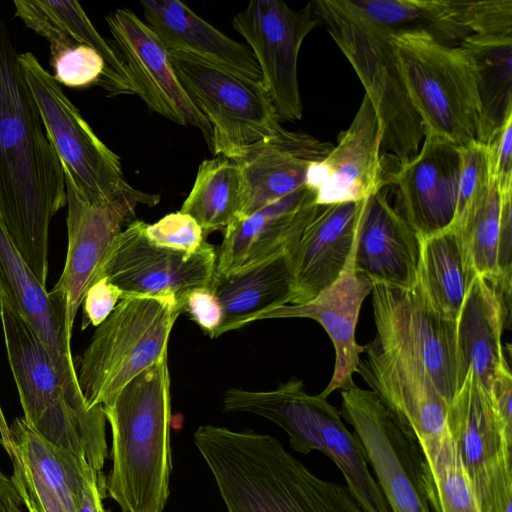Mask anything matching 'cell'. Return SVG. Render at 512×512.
Returning <instances> with one entry per match:
<instances>
[{
  "instance_id": "8fae6325",
  "label": "cell",
  "mask_w": 512,
  "mask_h": 512,
  "mask_svg": "<svg viewBox=\"0 0 512 512\" xmlns=\"http://www.w3.org/2000/svg\"><path fill=\"white\" fill-rule=\"evenodd\" d=\"M341 399L340 415L354 428L391 512H432L415 438L372 390L353 384L341 390Z\"/></svg>"
},
{
  "instance_id": "7402d4cb",
  "label": "cell",
  "mask_w": 512,
  "mask_h": 512,
  "mask_svg": "<svg viewBox=\"0 0 512 512\" xmlns=\"http://www.w3.org/2000/svg\"><path fill=\"white\" fill-rule=\"evenodd\" d=\"M305 185L316 205L359 202L386 185L379 123L366 95L349 127L339 133L337 145L309 167Z\"/></svg>"
},
{
  "instance_id": "30bf717a",
  "label": "cell",
  "mask_w": 512,
  "mask_h": 512,
  "mask_svg": "<svg viewBox=\"0 0 512 512\" xmlns=\"http://www.w3.org/2000/svg\"><path fill=\"white\" fill-rule=\"evenodd\" d=\"M169 54L180 83L212 127L210 150L216 156L234 159L246 146L283 128L261 80L188 53Z\"/></svg>"
},
{
  "instance_id": "ee69618b",
  "label": "cell",
  "mask_w": 512,
  "mask_h": 512,
  "mask_svg": "<svg viewBox=\"0 0 512 512\" xmlns=\"http://www.w3.org/2000/svg\"><path fill=\"white\" fill-rule=\"evenodd\" d=\"M489 393L500 426L505 436L512 440V376L508 363L498 371Z\"/></svg>"
},
{
  "instance_id": "f546056e",
  "label": "cell",
  "mask_w": 512,
  "mask_h": 512,
  "mask_svg": "<svg viewBox=\"0 0 512 512\" xmlns=\"http://www.w3.org/2000/svg\"><path fill=\"white\" fill-rule=\"evenodd\" d=\"M15 13L49 43L70 38L96 50L105 64L99 86L109 96L135 94L128 69L115 45L96 30L80 3L74 0H15Z\"/></svg>"
},
{
  "instance_id": "e0dca14e",
  "label": "cell",
  "mask_w": 512,
  "mask_h": 512,
  "mask_svg": "<svg viewBox=\"0 0 512 512\" xmlns=\"http://www.w3.org/2000/svg\"><path fill=\"white\" fill-rule=\"evenodd\" d=\"M26 512H79L87 481L98 473L85 457L56 446L15 418L2 443Z\"/></svg>"
},
{
  "instance_id": "9a60e30c",
  "label": "cell",
  "mask_w": 512,
  "mask_h": 512,
  "mask_svg": "<svg viewBox=\"0 0 512 512\" xmlns=\"http://www.w3.org/2000/svg\"><path fill=\"white\" fill-rule=\"evenodd\" d=\"M146 224L135 219L122 230L99 278L116 285L122 299L174 296L181 307L191 290L211 287L217 258L213 245L205 242L194 253L163 248L148 239Z\"/></svg>"
},
{
  "instance_id": "5b68a950",
  "label": "cell",
  "mask_w": 512,
  "mask_h": 512,
  "mask_svg": "<svg viewBox=\"0 0 512 512\" xmlns=\"http://www.w3.org/2000/svg\"><path fill=\"white\" fill-rule=\"evenodd\" d=\"M329 35L354 68L380 130V150L405 165L419 152L423 123L409 98L392 34L354 11L347 0L313 1Z\"/></svg>"
},
{
  "instance_id": "7dc6e473",
  "label": "cell",
  "mask_w": 512,
  "mask_h": 512,
  "mask_svg": "<svg viewBox=\"0 0 512 512\" xmlns=\"http://www.w3.org/2000/svg\"><path fill=\"white\" fill-rule=\"evenodd\" d=\"M469 512H480V510H474V511H469Z\"/></svg>"
},
{
  "instance_id": "bcb514c9",
  "label": "cell",
  "mask_w": 512,
  "mask_h": 512,
  "mask_svg": "<svg viewBox=\"0 0 512 512\" xmlns=\"http://www.w3.org/2000/svg\"><path fill=\"white\" fill-rule=\"evenodd\" d=\"M0 512H24L22 501L11 477L0 467Z\"/></svg>"
},
{
  "instance_id": "44dd1931",
  "label": "cell",
  "mask_w": 512,
  "mask_h": 512,
  "mask_svg": "<svg viewBox=\"0 0 512 512\" xmlns=\"http://www.w3.org/2000/svg\"><path fill=\"white\" fill-rule=\"evenodd\" d=\"M459 166V147L425 132L418 154L386 175L395 188V209L421 240L453 224Z\"/></svg>"
},
{
  "instance_id": "d4e9b609",
  "label": "cell",
  "mask_w": 512,
  "mask_h": 512,
  "mask_svg": "<svg viewBox=\"0 0 512 512\" xmlns=\"http://www.w3.org/2000/svg\"><path fill=\"white\" fill-rule=\"evenodd\" d=\"M334 145L303 132L282 128L246 146L234 158L243 177L240 216L251 214L305 185L309 167L322 161Z\"/></svg>"
},
{
  "instance_id": "484cf974",
  "label": "cell",
  "mask_w": 512,
  "mask_h": 512,
  "mask_svg": "<svg viewBox=\"0 0 512 512\" xmlns=\"http://www.w3.org/2000/svg\"><path fill=\"white\" fill-rule=\"evenodd\" d=\"M355 244V243H354ZM354 248V247H353ZM373 282L355 273L353 249L339 278L312 300L302 304H287L256 318H309L326 331L335 350L332 378L320 395L327 398L335 390H344L354 383L363 345L356 342L355 332L364 299L371 294Z\"/></svg>"
},
{
  "instance_id": "52a82bcc",
  "label": "cell",
  "mask_w": 512,
  "mask_h": 512,
  "mask_svg": "<svg viewBox=\"0 0 512 512\" xmlns=\"http://www.w3.org/2000/svg\"><path fill=\"white\" fill-rule=\"evenodd\" d=\"M181 313L174 296H131L118 302L96 328L76 369L89 407L103 405L167 355L169 337Z\"/></svg>"
},
{
  "instance_id": "836d02e7",
  "label": "cell",
  "mask_w": 512,
  "mask_h": 512,
  "mask_svg": "<svg viewBox=\"0 0 512 512\" xmlns=\"http://www.w3.org/2000/svg\"><path fill=\"white\" fill-rule=\"evenodd\" d=\"M458 47L469 57L474 70L476 141L489 145L512 117V37L470 35Z\"/></svg>"
},
{
  "instance_id": "83f0119b",
  "label": "cell",
  "mask_w": 512,
  "mask_h": 512,
  "mask_svg": "<svg viewBox=\"0 0 512 512\" xmlns=\"http://www.w3.org/2000/svg\"><path fill=\"white\" fill-rule=\"evenodd\" d=\"M145 19L169 51L194 55L260 81V67L247 44L235 41L177 0H143Z\"/></svg>"
},
{
  "instance_id": "7bdbcfd3",
  "label": "cell",
  "mask_w": 512,
  "mask_h": 512,
  "mask_svg": "<svg viewBox=\"0 0 512 512\" xmlns=\"http://www.w3.org/2000/svg\"><path fill=\"white\" fill-rule=\"evenodd\" d=\"M487 146L492 182L501 195L512 193V117Z\"/></svg>"
},
{
  "instance_id": "4dcf8cb0",
  "label": "cell",
  "mask_w": 512,
  "mask_h": 512,
  "mask_svg": "<svg viewBox=\"0 0 512 512\" xmlns=\"http://www.w3.org/2000/svg\"><path fill=\"white\" fill-rule=\"evenodd\" d=\"M454 226L461 232L477 274L510 299L512 193L501 195L494 182L486 197Z\"/></svg>"
},
{
  "instance_id": "603a6c76",
  "label": "cell",
  "mask_w": 512,
  "mask_h": 512,
  "mask_svg": "<svg viewBox=\"0 0 512 512\" xmlns=\"http://www.w3.org/2000/svg\"><path fill=\"white\" fill-rule=\"evenodd\" d=\"M320 206L304 185L251 214L237 217L223 231L214 275H229L289 253Z\"/></svg>"
},
{
  "instance_id": "2e32d148",
  "label": "cell",
  "mask_w": 512,
  "mask_h": 512,
  "mask_svg": "<svg viewBox=\"0 0 512 512\" xmlns=\"http://www.w3.org/2000/svg\"><path fill=\"white\" fill-rule=\"evenodd\" d=\"M65 184L68 247L63 271L52 289L66 296L73 328L87 290L99 279L115 239L135 220L136 207L155 206L160 196L138 190L116 199L94 200L80 194L66 178Z\"/></svg>"
},
{
  "instance_id": "4316f807",
  "label": "cell",
  "mask_w": 512,
  "mask_h": 512,
  "mask_svg": "<svg viewBox=\"0 0 512 512\" xmlns=\"http://www.w3.org/2000/svg\"><path fill=\"white\" fill-rule=\"evenodd\" d=\"M364 200L320 206L287 253L292 274L290 304L312 300L339 278L354 247Z\"/></svg>"
},
{
  "instance_id": "f35d334b",
  "label": "cell",
  "mask_w": 512,
  "mask_h": 512,
  "mask_svg": "<svg viewBox=\"0 0 512 512\" xmlns=\"http://www.w3.org/2000/svg\"><path fill=\"white\" fill-rule=\"evenodd\" d=\"M461 25L470 35L512 37V1H457Z\"/></svg>"
},
{
  "instance_id": "7a4b0ae2",
  "label": "cell",
  "mask_w": 512,
  "mask_h": 512,
  "mask_svg": "<svg viewBox=\"0 0 512 512\" xmlns=\"http://www.w3.org/2000/svg\"><path fill=\"white\" fill-rule=\"evenodd\" d=\"M194 444L227 512H366L346 486L318 477L271 435L205 424Z\"/></svg>"
},
{
  "instance_id": "3957f363",
  "label": "cell",
  "mask_w": 512,
  "mask_h": 512,
  "mask_svg": "<svg viewBox=\"0 0 512 512\" xmlns=\"http://www.w3.org/2000/svg\"><path fill=\"white\" fill-rule=\"evenodd\" d=\"M102 407L112 434L105 491L121 512H163L172 468L167 355Z\"/></svg>"
},
{
  "instance_id": "5bb4252c",
  "label": "cell",
  "mask_w": 512,
  "mask_h": 512,
  "mask_svg": "<svg viewBox=\"0 0 512 512\" xmlns=\"http://www.w3.org/2000/svg\"><path fill=\"white\" fill-rule=\"evenodd\" d=\"M321 19L312 2L294 10L278 0H254L234 16L233 28L247 42L261 70L280 121L302 118L297 62L305 37Z\"/></svg>"
},
{
  "instance_id": "e575fe53",
  "label": "cell",
  "mask_w": 512,
  "mask_h": 512,
  "mask_svg": "<svg viewBox=\"0 0 512 512\" xmlns=\"http://www.w3.org/2000/svg\"><path fill=\"white\" fill-rule=\"evenodd\" d=\"M348 5L392 35L423 33L457 47L470 36L460 24L457 0H347Z\"/></svg>"
},
{
  "instance_id": "f6af8a7d",
  "label": "cell",
  "mask_w": 512,
  "mask_h": 512,
  "mask_svg": "<svg viewBox=\"0 0 512 512\" xmlns=\"http://www.w3.org/2000/svg\"><path fill=\"white\" fill-rule=\"evenodd\" d=\"M103 474L93 475L86 483L79 512H107L103 505L105 497Z\"/></svg>"
},
{
  "instance_id": "f1b7e54d",
  "label": "cell",
  "mask_w": 512,
  "mask_h": 512,
  "mask_svg": "<svg viewBox=\"0 0 512 512\" xmlns=\"http://www.w3.org/2000/svg\"><path fill=\"white\" fill-rule=\"evenodd\" d=\"M495 286L477 275L456 320V345L460 379L463 384L468 371L489 391L507 361L501 336L509 317Z\"/></svg>"
},
{
  "instance_id": "cb8c5ba5",
  "label": "cell",
  "mask_w": 512,
  "mask_h": 512,
  "mask_svg": "<svg viewBox=\"0 0 512 512\" xmlns=\"http://www.w3.org/2000/svg\"><path fill=\"white\" fill-rule=\"evenodd\" d=\"M421 241L381 189L364 200L353 248V269L373 284L414 288Z\"/></svg>"
},
{
  "instance_id": "9c48e42d",
  "label": "cell",
  "mask_w": 512,
  "mask_h": 512,
  "mask_svg": "<svg viewBox=\"0 0 512 512\" xmlns=\"http://www.w3.org/2000/svg\"><path fill=\"white\" fill-rule=\"evenodd\" d=\"M19 61L64 177L89 199L111 200L136 193L124 178L119 156L94 133L37 57L25 52L19 54Z\"/></svg>"
},
{
  "instance_id": "d590c367",
  "label": "cell",
  "mask_w": 512,
  "mask_h": 512,
  "mask_svg": "<svg viewBox=\"0 0 512 512\" xmlns=\"http://www.w3.org/2000/svg\"><path fill=\"white\" fill-rule=\"evenodd\" d=\"M244 184L241 169L231 158L217 155L198 167L194 185L182 204L205 237L224 229L241 213Z\"/></svg>"
},
{
  "instance_id": "1f68e13d",
  "label": "cell",
  "mask_w": 512,
  "mask_h": 512,
  "mask_svg": "<svg viewBox=\"0 0 512 512\" xmlns=\"http://www.w3.org/2000/svg\"><path fill=\"white\" fill-rule=\"evenodd\" d=\"M211 289L223 310L216 337L256 321L263 313L290 304L292 274L287 254L225 276H215Z\"/></svg>"
},
{
  "instance_id": "277c9868",
  "label": "cell",
  "mask_w": 512,
  "mask_h": 512,
  "mask_svg": "<svg viewBox=\"0 0 512 512\" xmlns=\"http://www.w3.org/2000/svg\"><path fill=\"white\" fill-rule=\"evenodd\" d=\"M222 403L227 412L254 414L272 421L286 432L296 452L307 455L319 451L329 457L366 512H391L368 469L357 435L347 429L340 412L327 398L308 394L301 380L293 377L268 391L230 388Z\"/></svg>"
},
{
  "instance_id": "6da1fadb",
  "label": "cell",
  "mask_w": 512,
  "mask_h": 512,
  "mask_svg": "<svg viewBox=\"0 0 512 512\" xmlns=\"http://www.w3.org/2000/svg\"><path fill=\"white\" fill-rule=\"evenodd\" d=\"M66 203L61 162L0 16V225L44 287L50 222Z\"/></svg>"
},
{
  "instance_id": "b9f144b4",
  "label": "cell",
  "mask_w": 512,
  "mask_h": 512,
  "mask_svg": "<svg viewBox=\"0 0 512 512\" xmlns=\"http://www.w3.org/2000/svg\"><path fill=\"white\" fill-rule=\"evenodd\" d=\"M121 290L106 277L96 280L87 290L83 301L82 329L98 327L122 299Z\"/></svg>"
},
{
  "instance_id": "4fadbf2b",
  "label": "cell",
  "mask_w": 512,
  "mask_h": 512,
  "mask_svg": "<svg viewBox=\"0 0 512 512\" xmlns=\"http://www.w3.org/2000/svg\"><path fill=\"white\" fill-rule=\"evenodd\" d=\"M446 424L480 512H511L512 440L500 426L489 391L470 371L448 406Z\"/></svg>"
},
{
  "instance_id": "ab89813d",
  "label": "cell",
  "mask_w": 512,
  "mask_h": 512,
  "mask_svg": "<svg viewBox=\"0 0 512 512\" xmlns=\"http://www.w3.org/2000/svg\"><path fill=\"white\" fill-rule=\"evenodd\" d=\"M148 239L157 246L194 253L206 242L200 225L181 211L169 213L153 224H146Z\"/></svg>"
},
{
  "instance_id": "ffe728a7",
  "label": "cell",
  "mask_w": 512,
  "mask_h": 512,
  "mask_svg": "<svg viewBox=\"0 0 512 512\" xmlns=\"http://www.w3.org/2000/svg\"><path fill=\"white\" fill-rule=\"evenodd\" d=\"M358 374L419 446L447 432L449 403L416 361L382 348L374 339L363 345Z\"/></svg>"
},
{
  "instance_id": "7c38bea8",
  "label": "cell",
  "mask_w": 512,
  "mask_h": 512,
  "mask_svg": "<svg viewBox=\"0 0 512 512\" xmlns=\"http://www.w3.org/2000/svg\"><path fill=\"white\" fill-rule=\"evenodd\" d=\"M371 294L375 340L382 348L418 362L450 404L462 385L456 321L437 313L418 283L411 289L374 284Z\"/></svg>"
},
{
  "instance_id": "8992f818",
  "label": "cell",
  "mask_w": 512,
  "mask_h": 512,
  "mask_svg": "<svg viewBox=\"0 0 512 512\" xmlns=\"http://www.w3.org/2000/svg\"><path fill=\"white\" fill-rule=\"evenodd\" d=\"M0 319L24 421L52 444L85 457L102 473L108 454L102 405L90 413L72 405L44 346L1 291Z\"/></svg>"
},
{
  "instance_id": "ac0fdd59",
  "label": "cell",
  "mask_w": 512,
  "mask_h": 512,
  "mask_svg": "<svg viewBox=\"0 0 512 512\" xmlns=\"http://www.w3.org/2000/svg\"><path fill=\"white\" fill-rule=\"evenodd\" d=\"M106 22L135 93L162 117L198 128L211 149L212 127L180 83L169 51L155 32L130 9L115 10Z\"/></svg>"
},
{
  "instance_id": "ba28073f",
  "label": "cell",
  "mask_w": 512,
  "mask_h": 512,
  "mask_svg": "<svg viewBox=\"0 0 512 512\" xmlns=\"http://www.w3.org/2000/svg\"><path fill=\"white\" fill-rule=\"evenodd\" d=\"M392 41L425 132L457 147L475 141L478 100L473 66L466 53L423 33L392 35Z\"/></svg>"
},
{
  "instance_id": "60d3db41",
  "label": "cell",
  "mask_w": 512,
  "mask_h": 512,
  "mask_svg": "<svg viewBox=\"0 0 512 512\" xmlns=\"http://www.w3.org/2000/svg\"><path fill=\"white\" fill-rule=\"evenodd\" d=\"M183 313H187L206 334L215 338L223 321L222 306L211 287L191 290L183 302Z\"/></svg>"
},
{
  "instance_id": "d6986e66",
  "label": "cell",
  "mask_w": 512,
  "mask_h": 512,
  "mask_svg": "<svg viewBox=\"0 0 512 512\" xmlns=\"http://www.w3.org/2000/svg\"><path fill=\"white\" fill-rule=\"evenodd\" d=\"M0 291L44 346L72 405L83 413L100 406L89 407L78 385L66 296L42 286L1 225Z\"/></svg>"
},
{
  "instance_id": "8d00e7d4",
  "label": "cell",
  "mask_w": 512,
  "mask_h": 512,
  "mask_svg": "<svg viewBox=\"0 0 512 512\" xmlns=\"http://www.w3.org/2000/svg\"><path fill=\"white\" fill-rule=\"evenodd\" d=\"M50 66L56 82L71 88L99 85L105 71L96 50L74 41L50 44Z\"/></svg>"
},
{
  "instance_id": "d6a6232c",
  "label": "cell",
  "mask_w": 512,
  "mask_h": 512,
  "mask_svg": "<svg viewBox=\"0 0 512 512\" xmlns=\"http://www.w3.org/2000/svg\"><path fill=\"white\" fill-rule=\"evenodd\" d=\"M458 227H450L421 241L418 284L429 305L456 321L477 276Z\"/></svg>"
},
{
  "instance_id": "74e56055",
  "label": "cell",
  "mask_w": 512,
  "mask_h": 512,
  "mask_svg": "<svg viewBox=\"0 0 512 512\" xmlns=\"http://www.w3.org/2000/svg\"><path fill=\"white\" fill-rule=\"evenodd\" d=\"M459 182L455 219L460 222L488 194L494 183L490 176L489 148L478 141L459 147Z\"/></svg>"
}]
</instances>
